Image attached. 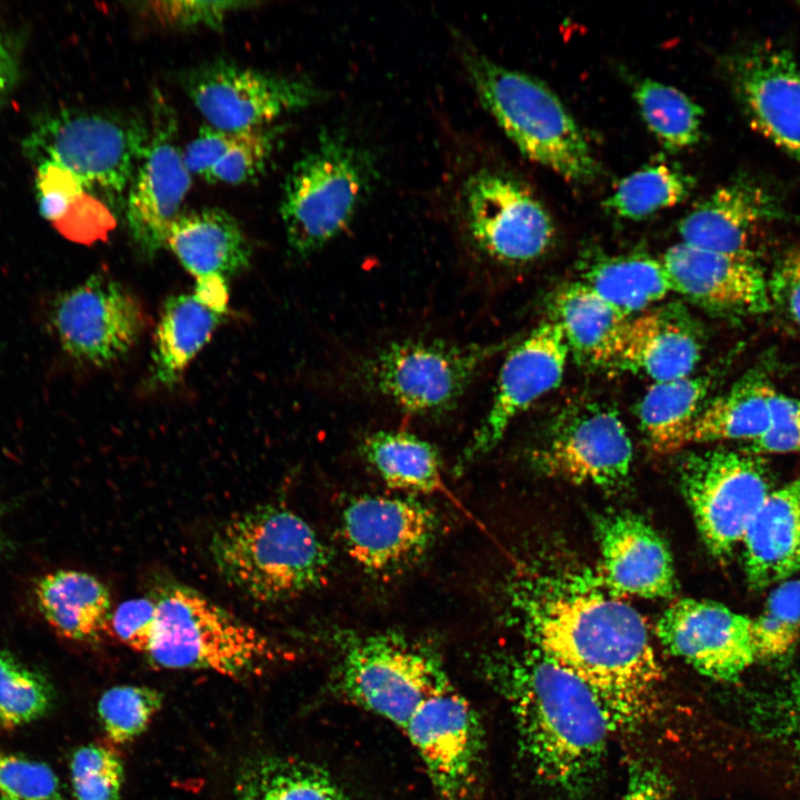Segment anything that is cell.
I'll use <instances>...</instances> for the list:
<instances>
[{"label":"cell","mask_w":800,"mask_h":800,"mask_svg":"<svg viewBox=\"0 0 800 800\" xmlns=\"http://www.w3.org/2000/svg\"><path fill=\"white\" fill-rule=\"evenodd\" d=\"M70 774L77 800H120L124 768L110 747L89 743L71 758Z\"/></svg>","instance_id":"41"},{"label":"cell","mask_w":800,"mask_h":800,"mask_svg":"<svg viewBox=\"0 0 800 800\" xmlns=\"http://www.w3.org/2000/svg\"><path fill=\"white\" fill-rule=\"evenodd\" d=\"M361 452L392 489L431 493L442 488L440 456L431 443L416 434L376 431L363 439Z\"/></svg>","instance_id":"34"},{"label":"cell","mask_w":800,"mask_h":800,"mask_svg":"<svg viewBox=\"0 0 800 800\" xmlns=\"http://www.w3.org/2000/svg\"><path fill=\"white\" fill-rule=\"evenodd\" d=\"M700 357V336L690 318L674 307H662L628 319L611 366L662 382L691 376Z\"/></svg>","instance_id":"24"},{"label":"cell","mask_w":800,"mask_h":800,"mask_svg":"<svg viewBox=\"0 0 800 800\" xmlns=\"http://www.w3.org/2000/svg\"><path fill=\"white\" fill-rule=\"evenodd\" d=\"M438 516L426 503L404 497L362 494L340 517V532L350 558L376 576L400 573L431 547Z\"/></svg>","instance_id":"15"},{"label":"cell","mask_w":800,"mask_h":800,"mask_svg":"<svg viewBox=\"0 0 800 800\" xmlns=\"http://www.w3.org/2000/svg\"><path fill=\"white\" fill-rule=\"evenodd\" d=\"M158 622V607L153 597L128 599L113 610L111 632L128 648L148 652Z\"/></svg>","instance_id":"45"},{"label":"cell","mask_w":800,"mask_h":800,"mask_svg":"<svg viewBox=\"0 0 800 800\" xmlns=\"http://www.w3.org/2000/svg\"><path fill=\"white\" fill-rule=\"evenodd\" d=\"M147 150L128 187L124 220L136 248L152 258L166 247L172 223L191 187L183 153L177 143V119L168 103L156 99Z\"/></svg>","instance_id":"16"},{"label":"cell","mask_w":800,"mask_h":800,"mask_svg":"<svg viewBox=\"0 0 800 800\" xmlns=\"http://www.w3.org/2000/svg\"><path fill=\"white\" fill-rule=\"evenodd\" d=\"M462 58L482 106L524 157L571 182L598 177L599 164L582 130L546 83L472 49L463 50Z\"/></svg>","instance_id":"4"},{"label":"cell","mask_w":800,"mask_h":800,"mask_svg":"<svg viewBox=\"0 0 800 800\" xmlns=\"http://www.w3.org/2000/svg\"><path fill=\"white\" fill-rule=\"evenodd\" d=\"M166 246L198 278L228 277L249 266L251 247L237 219L218 207L182 213L172 223Z\"/></svg>","instance_id":"26"},{"label":"cell","mask_w":800,"mask_h":800,"mask_svg":"<svg viewBox=\"0 0 800 800\" xmlns=\"http://www.w3.org/2000/svg\"><path fill=\"white\" fill-rule=\"evenodd\" d=\"M182 87L207 126L229 132L266 127L322 97L309 80L262 72L226 60L188 70Z\"/></svg>","instance_id":"11"},{"label":"cell","mask_w":800,"mask_h":800,"mask_svg":"<svg viewBox=\"0 0 800 800\" xmlns=\"http://www.w3.org/2000/svg\"><path fill=\"white\" fill-rule=\"evenodd\" d=\"M771 307L779 308L800 327V247L789 249L768 278Z\"/></svg>","instance_id":"48"},{"label":"cell","mask_w":800,"mask_h":800,"mask_svg":"<svg viewBox=\"0 0 800 800\" xmlns=\"http://www.w3.org/2000/svg\"><path fill=\"white\" fill-rule=\"evenodd\" d=\"M709 384L704 377L689 376L654 382L647 390L638 407V418L653 450L666 453L688 444Z\"/></svg>","instance_id":"35"},{"label":"cell","mask_w":800,"mask_h":800,"mask_svg":"<svg viewBox=\"0 0 800 800\" xmlns=\"http://www.w3.org/2000/svg\"><path fill=\"white\" fill-rule=\"evenodd\" d=\"M632 443L619 414L601 403L562 413L534 453L537 466L574 483L616 487L627 478Z\"/></svg>","instance_id":"17"},{"label":"cell","mask_w":800,"mask_h":800,"mask_svg":"<svg viewBox=\"0 0 800 800\" xmlns=\"http://www.w3.org/2000/svg\"><path fill=\"white\" fill-rule=\"evenodd\" d=\"M698 530L718 558L729 557L771 492L763 460L751 452L714 449L690 456L681 469Z\"/></svg>","instance_id":"10"},{"label":"cell","mask_w":800,"mask_h":800,"mask_svg":"<svg viewBox=\"0 0 800 800\" xmlns=\"http://www.w3.org/2000/svg\"><path fill=\"white\" fill-rule=\"evenodd\" d=\"M512 607L533 648L594 692L612 729L656 714L661 668L636 609L579 574L522 580Z\"/></svg>","instance_id":"1"},{"label":"cell","mask_w":800,"mask_h":800,"mask_svg":"<svg viewBox=\"0 0 800 800\" xmlns=\"http://www.w3.org/2000/svg\"><path fill=\"white\" fill-rule=\"evenodd\" d=\"M657 632L671 654L718 681H737L757 660L752 618L713 601H677L660 617Z\"/></svg>","instance_id":"18"},{"label":"cell","mask_w":800,"mask_h":800,"mask_svg":"<svg viewBox=\"0 0 800 800\" xmlns=\"http://www.w3.org/2000/svg\"><path fill=\"white\" fill-rule=\"evenodd\" d=\"M446 679L433 651L393 633L348 639L337 672L344 698L401 730Z\"/></svg>","instance_id":"8"},{"label":"cell","mask_w":800,"mask_h":800,"mask_svg":"<svg viewBox=\"0 0 800 800\" xmlns=\"http://www.w3.org/2000/svg\"><path fill=\"white\" fill-rule=\"evenodd\" d=\"M553 310V321L560 327L569 351L589 364H612L629 316L582 281L561 289L554 299Z\"/></svg>","instance_id":"29"},{"label":"cell","mask_w":800,"mask_h":800,"mask_svg":"<svg viewBox=\"0 0 800 800\" xmlns=\"http://www.w3.org/2000/svg\"><path fill=\"white\" fill-rule=\"evenodd\" d=\"M569 352L553 320L541 323L511 349L501 366L490 409L464 449L460 466L496 447L516 417L560 383Z\"/></svg>","instance_id":"20"},{"label":"cell","mask_w":800,"mask_h":800,"mask_svg":"<svg viewBox=\"0 0 800 800\" xmlns=\"http://www.w3.org/2000/svg\"><path fill=\"white\" fill-rule=\"evenodd\" d=\"M781 731L791 737L792 741L800 748V679L794 681L780 702Z\"/></svg>","instance_id":"50"},{"label":"cell","mask_w":800,"mask_h":800,"mask_svg":"<svg viewBox=\"0 0 800 800\" xmlns=\"http://www.w3.org/2000/svg\"><path fill=\"white\" fill-rule=\"evenodd\" d=\"M209 553L223 581L251 601L273 604L322 584L330 554L299 514L272 503L231 516L209 541Z\"/></svg>","instance_id":"3"},{"label":"cell","mask_w":800,"mask_h":800,"mask_svg":"<svg viewBox=\"0 0 800 800\" xmlns=\"http://www.w3.org/2000/svg\"><path fill=\"white\" fill-rule=\"evenodd\" d=\"M224 311L204 302L194 291L173 296L163 306L157 326L152 360L156 380L170 387L210 340Z\"/></svg>","instance_id":"30"},{"label":"cell","mask_w":800,"mask_h":800,"mask_svg":"<svg viewBox=\"0 0 800 800\" xmlns=\"http://www.w3.org/2000/svg\"><path fill=\"white\" fill-rule=\"evenodd\" d=\"M626 782L620 800H682L663 770L644 758L629 762Z\"/></svg>","instance_id":"49"},{"label":"cell","mask_w":800,"mask_h":800,"mask_svg":"<svg viewBox=\"0 0 800 800\" xmlns=\"http://www.w3.org/2000/svg\"><path fill=\"white\" fill-rule=\"evenodd\" d=\"M481 666L511 711L534 778L568 800L586 799L603 769L612 730L594 692L536 648L493 652Z\"/></svg>","instance_id":"2"},{"label":"cell","mask_w":800,"mask_h":800,"mask_svg":"<svg viewBox=\"0 0 800 800\" xmlns=\"http://www.w3.org/2000/svg\"><path fill=\"white\" fill-rule=\"evenodd\" d=\"M466 223L474 243L491 258L524 263L541 257L554 226L541 202L516 178L479 170L462 188Z\"/></svg>","instance_id":"13"},{"label":"cell","mask_w":800,"mask_h":800,"mask_svg":"<svg viewBox=\"0 0 800 800\" xmlns=\"http://www.w3.org/2000/svg\"><path fill=\"white\" fill-rule=\"evenodd\" d=\"M492 350L438 340L397 341L360 364V382L410 413L442 416L456 408Z\"/></svg>","instance_id":"9"},{"label":"cell","mask_w":800,"mask_h":800,"mask_svg":"<svg viewBox=\"0 0 800 800\" xmlns=\"http://www.w3.org/2000/svg\"><path fill=\"white\" fill-rule=\"evenodd\" d=\"M52 697L42 674L0 651V728L11 730L39 719L50 708Z\"/></svg>","instance_id":"38"},{"label":"cell","mask_w":800,"mask_h":800,"mask_svg":"<svg viewBox=\"0 0 800 800\" xmlns=\"http://www.w3.org/2000/svg\"><path fill=\"white\" fill-rule=\"evenodd\" d=\"M163 703L154 688L137 684L114 686L98 701V716L108 740L124 746L139 738Z\"/></svg>","instance_id":"39"},{"label":"cell","mask_w":800,"mask_h":800,"mask_svg":"<svg viewBox=\"0 0 800 800\" xmlns=\"http://www.w3.org/2000/svg\"><path fill=\"white\" fill-rule=\"evenodd\" d=\"M693 187L694 178L681 168L658 162L621 179L604 206L622 218L641 220L682 202Z\"/></svg>","instance_id":"36"},{"label":"cell","mask_w":800,"mask_h":800,"mask_svg":"<svg viewBox=\"0 0 800 800\" xmlns=\"http://www.w3.org/2000/svg\"><path fill=\"white\" fill-rule=\"evenodd\" d=\"M402 731L440 800H477L483 766L482 726L449 678L423 700Z\"/></svg>","instance_id":"12"},{"label":"cell","mask_w":800,"mask_h":800,"mask_svg":"<svg viewBox=\"0 0 800 800\" xmlns=\"http://www.w3.org/2000/svg\"><path fill=\"white\" fill-rule=\"evenodd\" d=\"M50 323L67 354L104 366L134 346L146 317L140 302L120 282L94 274L54 299Z\"/></svg>","instance_id":"14"},{"label":"cell","mask_w":800,"mask_h":800,"mask_svg":"<svg viewBox=\"0 0 800 800\" xmlns=\"http://www.w3.org/2000/svg\"><path fill=\"white\" fill-rule=\"evenodd\" d=\"M150 138L138 118L108 111H61L44 117L23 142L36 163L54 161L83 183L109 193L128 189Z\"/></svg>","instance_id":"7"},{"label":"cell","mask_w":800,"mask_h":800,"mask_svg":"<svg viewBox=\"0 0 800 800\" xmlns=\"http://www.w3.org/2000/svg\"><path fill=\"white\" fill-rule=\"evenodd\" d=\"M741 543L747 580L754 590L800 570V477L768 494Z\"/></svg>","instance_id":"25"},{"label":"cell","mask_w":800,"mask_h":800,"mask_svg":"<svg viewBox=\"0 0 800 800\" xmlns=\"http://www.w3.org/2000/svg\"><path fill=\"white\" fill-rule=\"evenodd\" d=\"M673 292L719 312L760 314L771 309L768 278L754 256L730 254L679 242L661 258Z\"/></svg>","instance_id":"21"},{"label":"cell","mask_w":800,"mask_h":800,"mask_svg":"<svg viewBox=\"0 0 800 800\" xmlns=\"http://www.w3.org/2000/svg\"><path fill=\"white\" fill-rule=\"evenodd\" d=\"M633 97L649 130L667 150H683L699 141L703 110L684 92L643 79L634 87Z\"/></svg>","instance_id":"37"},{"label":"cell","mask_w":800,"mask_h":800,"mask_svg":"<svg viewBox=\"0 0 800 800\" xmlns=\"http://www.w3.org/2000/svg\"><path fill=\"white\" fill-rule=\"evenodd\" d=\"M780 194L758 178L743 174L716 189L678 226L681 242L730 254L754 256L757 232L783 218Z\"/></svg>","instance_id":"22"},{"label":"cell","mask_w":800,"mask_h":800,"mask_svg":"<svg viewBox=\"0 0 800 800\" xmlns=\"http://www.w3.org/2000/svg\"><path fill=\"white\" fill-rule=\"evenodd\" d=\"M752 636L758 659L788 654L800 639V580L777 584L763 610L752 619Z\"/></svg>","instance_id":"40"},{"label":"cell","mask_w":800,"mask_h":800,"mask_svg":"<svg viewBox=\"0 0 800 800\" xmlns=\"http://www.w3.org/2000/svg\"><path fill=\"white\" fill-rule=\"evenodd\" d=\"M34 597L44 620L64 639L96 643L111 632L110 591L88 572H49L38 579Z\"/></svg>","instance_id":"27"},{"label":"cell","mask_w":800,"mask_h":800,"mask_svg":"<svg viewBox=\"0 0 800 800\" xmlns=\"http://www.w3.org/2000/svg\"><path fill=\"white\" fill-rule=\"evenodd\" d=\"M367 152L346 133L328 130L289 171L280 216L290 249L320 250L347 229L372 186Z\"/></svg>","instance_id":"6"},{"label":"cell","mask_w":800,"mask_h":800,"mask_svg":"<svg viewBox=\"0 0 800 800\" xmlns=\"http://www.w3.org/2000/svg\"><path fill=\"white\" fill-rule=\"evenodd\" d=\"M18 77V61L12 47L0 33V109L14 87Z\"/></svg>","instance_id":"51"},{"label":"cell","mask_w":800,"mask_h":800,"mask_svg":"<svg viewBox=\"0 0 800 800\" xmlns=\"http://www.w3.org/2000/svg\"><path fill=\"white\" fill-rule=\"evenodd\" d=\"M114 222L108 208L91 192H84L53 227L71 241L90 244L104 240Z\"/></svg>","instance_id":"46"},{"label":"cell","mask_w":800,"mask_h":800,"mask_svg":"<svg viewBox=\"0 0 800 800\" xmlns=\"http://www.w3.org/2000/svg\"><path fill=\"white\" fill-rule=\"evenodd\" d=\"M582 282L629 317L673 292L661 259L642 253L598 259L589 264Z\"/></svg>","instance_id":"33"},{"label":"cell","mask_w":800,"mask_h":800,"mask_svg":"<svg viewBox=\"0 0 800 800\" xmlns=\"http://www.w3.org/2000/svg\"><path fill=\"white\" fill-rule=\"evenodd\" d=\"M87 189L82 181L63 166L44 160L37 162L36 196L40 214L54 224Z\"/></svg>","instance_id":"44"},{"label":"cell","mask_w":800,"mask_h":800,"mask_svg":"<svg viewBox=\"0 0 800 800\" xmlns=\"http://www.w3.org/2000/svg\"><path fill=\"white\" fill-rule=\"evenodd\" d=\"M242 1H156L141 3L147 16L170 28H219L232 11L248 7Z\"/></svg>","instance_id":"43"},{"label":"cell","mask_w":800,"mask_h":800,"mask_svg":"<svg viewBox=\"0 0 800 800\" xmlns=\"http://www.w3.org/2000/svg\"><path fill=\"white\" fill-rule=\"evenodd\" d=\"M800 4V3H799Z\"/></svg>","instance_id":"52"},{"label":"cell","mask_w":800,"mask_h":800,"mask_svg":"<svg viewBox=\"0 0 800 800\" xmlns=\"http://www.w3.org/2000/svg\"><path fill=\"white\" fill-rule=\"evenodd\" d=\"M238 800H351L328 771L280 756L247 760L237 774Z\"/></svg>","instance_id":"31"},{"label":"cell","mask_w":800,"mask_h":800,"mask_svg":"<svg viewBox=\"0 0 800 800\" xmlns=\"http://www.w3.org/2000/svg\"><path fill=\"white\" fill-rule=\"evenodd\" d=\"M748 451L754 454L800 452V401L780 399L772 408L770 428L750 442Z\"/></svg>","instance_id":"47"},{"label":"cell","mask_w":800,"mask_h":800,"mask_svg":"<svg viewBox=\"0 0 800 800\" xmlns=\"http://www.w3.org/2000/svg\"><path fill=\"white\" fill-rule=\"evenodd\" d=\"M604 583L614 593L666 598L676 588L671 554L639 516L614 512L596 524Z\"/></svg>","instance_id":"23"},{"label":"cell","mask_w":800,"mask_h":800,"mask_svg":"<svg viewBox=\"0 0 800 800\" xmlns=\"http://www.w3.org/2000/svg\"><path fill=\"white\" fill-rule=\"evenodd\" d=\"M273 146L274 132L266 127L229 132L204 126L182 153L191 174L209 183L236 186L264 171Z\"/></svg>","instance_id":"28"},{"label":"cell","mask_w":800,"mask_h":800,"mask_svg":"<svg viewBox=\"0 0 800 800\" xmlns=\"http://www.w3.org/2000/svg\"><path fill=\"white\" fill-rule=\"evenodd\" d=\"M0 800H64V797L50 767L0 752Z\"/></svg>","instance_id":"42"},{"label":"cell","mask_w":800,"mask_h":800,"mask_svg":"<svg viewBox=\"0 0 800 800\" xmlns=\"http://www.w3.org/2000/svg\"><path fill=\"white\" fill-rule=\"evenodd\" d=\"M728 71L750 123L800 162V66L791 51L756 42L730 58Z\"/></svg>","instance_id":"19"},{"label":"cell","mask_w":800,"mask_h":800,"mask_svg":"<svg viewBox=\"0 0 800 800\" xmlns=\"http://www.w3.org/2000/svg\"><path fill=\"white\" fill-rule=\"evenodd\" d=\"M153 598L158 622L146 657L159 668L242 679L277 658L268 637L188 586L167 584Z\"/></svg>","instance_id":"5"},{"label":"cell","mask_w":800,"mask_h":800,"mask_svg":"<svg viewBox=\"0 0 800 800\" xmlns=\"http://www.w3.org/2000/svg\"><path fill=\"white\" fill-rule=\"evenodd\" d=\"M773 387L752 373L728 392L702 407L696 417L688 443L724 440L753 441L771 426L769 399Z\"/></svg>","instance_id":"32"}]
</instances>
